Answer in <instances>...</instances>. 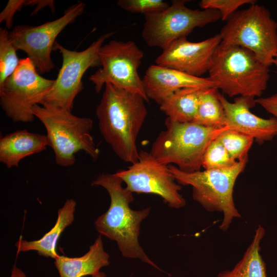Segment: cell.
Wrapping results in <instances>:
<instances>
[{
	"label": "cell",
	"instance_id": "obj_1",
	"mask_svg": "<svg viewBox=\"0 0 277 277\" xmlns=\"http://www.w3.org/2000/svg\"><path fill=\"white\" fill-rule=\"evenodd\" d=\"M105 86L96 108L100 131L121 160L135 163L139 158L136 140L148 114L146 101L111 84Z\"/></svg>",
	"mask_w": 277,
	"mask_h": 277
},
{
	"label": "cell",
	"instance_id": "obj_2",
	"mask_svg": "<svg viewBox=\"0 0 277 277\" xmlns=\"http://www.w3.org/2000/svg\"><path fill=\"white\" fill-rule=\"evenodd\" d=\"M123 181L115 173H103L91 184L105 188L110 197L108 210L94 222L101 235L115 241L123 256L139 259L162 271L146 255L138 242L140 224L149 214L150 208L133 210L129 204L134 200L132 192L124 188Z\"/></svg>",
	"mask_w": 277,
	"mask_h": 277
},
{
	"label": "cell",
	"instance_id": "obj_3",
	"mask_svg": "<svg viewBox=\"0 0 277 277\" xmlns=\"http://www.w3.org/2000/svg\"><path fill=\"white\" fill-rule=\"evenodd\" d=\"M269 66L251 51L221 43L208 72L216 87L230 97H262L270 78Z\"/></svg>",
	"mask_w": 277,
	"mask_h": 277
},
{
	"label": "cell",
	"instance_id": "obj_4",
	"mask_svg": "<svg viewBox=\"0 0 277 277\" xmlns=\"http://www.w3.org/2000/svg\"><path fill=\"white\" fill-rule=\"evenodd\" d=\"M165 129L152 144L151 155L161 164H174L180 170H200L205 152L210 143L222 132L230 129L205 127L192 122L179 123L166 117Z\"/></svg>",
	"mask_w": 277,
	"mask_h": 277
},
{
	"label": "cell",
	"instance_id": "obj_5",
	"mask_svg": "<svg viewBox=\"0 0 277 277\" xmlns=\"http://www.w3.org/2000/svg\"><path fill=\"white\" fill-rule=\"evenodd\" d=\"M33 112L46 128L48 146L52 149L57 165L72 166L76 161L75 154L81 151L93 160L98 158L99 149L91 134L93 125L91 118L48 105H36Z\"/></svg>",
	"mask_w": 277,
	"mask_h": 277
},
{
	"label": "cell",
	"instance_id": "obj_6",
	"mask_svg": "<svg viewBox=\"0 0 277 277\" xmlns=\"http://www.w3.org/2000/svg\"><path fill=\"white\" fill-rule=\"evenodd\" d=\"M247 161L248 156L230 168L193 172L182 171L172 165L168 167L179 184L192 186L194 201L208 211L223 213L220 229L226 231L233 219L241 216L235 207L233 192L235 181L244 170Z\"/></svg>",
	"mask_w": 277,
	"mask_h": 277
},
{
	"label": "cell",
	"instance_id": "obj_7",
	"mask_svg": "<svg viewBox=\"0 0 277 277\" xmlns=\"http://www.w3.org/2000/svg\"><path fill=\"white\" fill-rule=\"evenodd\" d=\"M219 34L222 44L245 48L269 67L277 56V22L268 9L256 3L236 11Z\"/></svg>",
	"mask_w": 277,
	"mask_h": 277
},
{
	"label": "cell",
	"instance_id": "obj_8",
	"mask_svg": "<svg viewBox=\"0 0 277 277\" xmlns=\"http://www.w3.org/2000/svg\"><path fill=\"white\" fill-rule=\"evenodd\" d=\"M187 1L173 0L160 11L144 14L142 36L150 47L164 49L174 41L186 37L196 28H202L221 19L212 9H192Z\"/></svg>",
	"mask_w": 277,
	"mask_h": 277
},
{
	"label": "cell",
	"instance_id": "obj_9",
	"mask_svg": "<svg viewBox=\"0 0 277 277\" xmlns=\"http://www.w3.org/2000/svg\"><path fill=\"white\" fill-rule=\"evenodd\" d=\"M54 82L41 76L29 57L20 59L14 72L0 87L1 106L13 122H32L33 107L42 104Z\"/></svg>",
	"mask_w": 277,
	"mask_h": 277
},
{
	"label": "cell",
	"instance_id": "obj_10",
	"mask_svg": "<svg viewBox=\"0 0 277 277\" xmlns=\"http://www.w3.org/2000/svg\"><path fill=\"white\" fill-rule=\"evenodd\" d=\"M98 55L100 68L89 77L96 93L109 83L139 94L149 102L138 73L144 53L135 42L111 40L101 47Z\"/></svg>",
	"mask_w": 277,
	"mask_h": 277
},
{
	"label": "cell",
	"instance_id": "obj_11",
	"mask_svg": "<svg viewBox=\"0 0 277 277\" xmlns=\"http://www.w3.org/2000/svg\"><path fill=\"white\" fill-rule=\"evenodd\" d=\"M114 33L111 32L102 35L82 51L70 50L56 42L53 50L61 53L62 65L41 105L60 107L71 111L75 97L83 89L82 80L84 73L90 67H100L99 51L105 41Z\"/></svg>",
	"mask_w": 277,
	"mask_h": 277
},
{
	"label": "cell",
	"instance_id": "obj_12",
	"mask_svg": "<svg viewBox=\"0 0 277 277\" xmlns=\"http://www.w3.org/2000/svg\"><path fill=\"white\" fill-rule=\"evenodd\" d=\"M81 2L70 6L61 17L37 26L17 25L9 32V38L16 50L24 51L40 74L49 72L54 67L51 57L55 39L69 24L84 11Z\"/></svg>",
	"mask_w": 277,
	"mask_h": 277
},
{
	"label": "cell",
	"instance_id": "obj_13",
	"mask_svg": "<svg viewBox=\"0 0 277 277\" xmlns=\"http://www.w3.org/2000/svg\"><path fill=\"white\" fill-rule=\"evenodd\" d=\"M115 173L132 193L156 194L169 206L176 209L186 204L185 199L179 193L181 186L175 182L168 165L159 162L149 152L141 150L136 162Z\"/></svg>",
	"mask_w": 277,
	"mask_h": 277
},
{
	"label": "cell",
	"instance_id": "obj_14",
	"mask_svg": "<svg viewBox=\"0 0 277 277\" xmlns=\"http://www.w3.org/2000/svg\"><path fill=\"white\" fill-rule=\"evenodd\" d=\"M222 41L220 34L199 42L180 38L163 49L155 64L202 77L208 71L214 52Z\"/></svg>",
	"mask_w": 277,
	"mask_h": 277
},
{
	"label": "cell",
	"instance_id": "obj_15",
	"mask_svg": "<svg viewBox=\"0 0 277 277\" xmlns=\"http://www.w3.org/2000/svg\"><path fill=\"white\" fill-rule=\"evenodd\" d=\"M224 108L226 125L231 129L252 137L258 143L271 141L277 135V120L274 117L264 118L251 112L256 104L251 96L236 97L233 103L218 93Z\"/></svg>",
	"mask_w": 277,
	"mask_h": 277
},
{
	"label": "cell",
	"instance_id": "obj_16",
	"mask_svg": "<svg viewBox=\"0 0 277 277\" xmlns=\"http://www.w3.org/2000/svg\"><path fill=\"white\" fill-rule=\"evenodd\" d=\"M145 94L149 100L159 105L176 91L186 88H216L209 77H196L168 67L152 65L142 79Z\"/></svg>",
	"mask_w": 277,
	"mask_h": 277
},
{
	"label": "cell",
	"instance_id": "obj_17",
	"mask_svg": "<svg viewBox=\"0 0 277 277\" xmlns=\"http://www.w3.org/2000/svg\"><path fill=\"white\" fill-rule=\"evenodd\" d=\"M48 142L46 135L17 130L1 137L0 162L9 169L17 167L26 157L46 150Z\"/></svg>",
	"mask_w": 277,
	"mask_h": 277
},
{
	"label": "cell",
	"instance_id": "obj_18",
	"mask_svg": "<svg viewBox=\"0 0 277 277\" xmlns=\"http://www.w3.org/2000/svg\"><path fill=\"white\" fill-rule=\"evenodd\" d=\"M109 264V255L104 249L101 235L83 255L76 258L59 255L54 262L60 277L92 276Z\"/></svg>",
	"mask_w": 277,
	"mask_h": 277
},
{
	"label": "cell",
	"instance_id": "obj_19",
	"mask_svg": "<svg viewBox=\"0 0 277 277\" xmlns=\"http://www.w3.org/2000/svg\"><path fill=\"white\" fill-rule=\"evenodd\" d=\"M76 203L73 199L66 201L57 212V217L54 226L41 239L28 241L20 237L15 244L17 253L21 252L36 251L38 255L55 259L60 255L56 251L57 241L65 228L73 222Z\"/></svg>",
	"mask_w": 277,
	"mask_h": 277
},
{
	"label": "cell",
	"instance_id": "obj_20",
	"mask_svg": "<svg viewBox=\"0 0 277 277\" xmlns=\"http://www.w3.org/2000/svg\"><path fill=\"white\" fill-rule=\"evenodd\" d=\"M208 88H186L174 92L160 104V109L167 117L179 123L192 122L200 98Z\"/></svg>",
	"mask_w": 277,
	"mask_h": 277
},
{
	"label": "cell",
	"instance_id": "obj_21",
	"mask_svg": "<svg viewBox=\"0 0 277 277\" xmlns=\"http://www.w3.org/2000/svg\"><path fill=\"white\" fill-rule=\"evenodd\" d=\"M264 234V228L259 225L241 260L233 269L223 271L216 277H267L266 265L260 253Z\"/></svg>",
	"mask_w": 277,
	"mask_h": 277
},
{
	"label": "cell",
	"instance_id": "obj_22",
	"mask_svg": "<svg viewBox=\"0 0 277 277\" xmlns=\"http://www.w3.org/2000/svg\"><path fill=\"white\" fill-rule=\"evenodd\" d=\"M218 89H206L201 95L192 123L207 127L223 128L226 125L224 108L218 97Z\"/></svg>",
	"mask_w": 277,
	"mask_h": 277
},
{
	"label": "cell",
	"instance_id": "obj_23",
	"mask_svg": "<svg viewBox=\"0 0 277 277\" xmlns=\"http://www.w3.org/2000/svg\"><path fill=\"white\" fill-rule=\"evenodd\" d=\"M216 138L237 161L248 156L247 153L254 140L249 135L231 129L225 130Z\"/></svg>",
	"mask_w": 277,
	"mask_h": 277
},
{
	"label": "cell",
	"instance_id": "obj_24",
	"mask_svg": "<svg viewBox=\"0 0 277 277\" xmlns=\"http://www.w3.org/2000/svg\"><path fill=\"white\" fill-rule=\"evenodd\" d=\"M6 28L0 29V87L14 72L19 60Z\"/></svg>",
	"mask_w": 277,
	"mask_h": 277
},
{
	"label": "cell",
	"instance_id": "obj_25",
	"mask_svg": "<svg viewBox=\"0 0 277 277\" xmlns=\"http://www.w3.org/2000/svg\"><path fill=\"white\" fill-rule=\"evenodd\" d=\"M237 161L233 159L216 138L208 146L202 161L204 169H223L233 166Z\"/></svg>",
	"mask_w": 277,
	"mask_h": 277
},
{
	"label": "cell",
	"instance_id": "obj_26",
	"mask_svg": "<svg viewBox=\"0 0 277 277\" xmlns=\"http://www.w3.org/2000/svg\"><path fill=\"white\" fill-rule=\"evenodd\" d=\"M253 0H202L199 6L202 9H212L218 11L221 15V20L228 19L244 5H251L256 3Z\"/></svg>",
	"mask_w": 277,
	"mask_h": 277
},
{
	"label": "cell",
	"instance_id": "obj_27",
	"mask_svg": "<svg viewBox=\"0 0 277 277\" xmlns=\"http://www.w3.org/2000/svg\"><path fill=\"white\" fill-rule=\"evenodd\" d=\"M117 5L129 12L144 14L160 11L169 6L162 0H119Z\"/></svg>",
	"mask_w": 277,
	"mask_h": 277
},
{
	"label": "cell",
	"instance_id": "obj_28",
	"mask_svg": "<svg viewBox=\"0 0 277 277\" xmlns=\"http://www.w3.org/2000/svg\"><path fill=\"white\" fill-rule=\"evenodd\" d=\"M27 1L9 0L4 9L0 14V22L4 21L6 28L10 29L12 26L13 18L14 13L24 6H26Z\"/></svg>",
	"mask_w": 277,
	"mask_h": 277
},
{
	"label": "cell",
	"instance_id": "obj_29",
	"mask_svg": "<svg viewBox=\"0 0 277 277\" xmlns=\"http://www.w3.org/2000/svg\"><path fill=\"white\" fill-rule=\"evenodd\" d=\"M255 101L277 120V92L269 96L256 98Z\"/></svg>",
	"mask_w": 277,
	"mask_h": 277
},
{
	"label": "cell",
	"instance_id": "obj_30",
	"mask_svg": "<svg viewBox=\"0 0 277 277\" xmlns=\"http://www.w3.org/2000/svg\"><path fill=\"white\" fill-rule=\"evenodd\" d=\"M35 5H37L34 11V13L47 6H49L52 11L54 10L53 1H27L26 3V5L33 6Z\"/></svg>",
	"mask_w": 277,
	"mask_h": 277
},
{
	"label": "cell",
	"instance_id": "obj_31",
	"mask_svg": "<svg viewBox=\"0 0 277 277\" xmlns=\"http://www.w3.org/2000/svg\"><path fill=\"white\" fill-rule=\"evenodd\" d=\"M10 277H27L25 272L17 267L15 263L12 267Z\"/></svg>",
	"mask_w": 277,
	"mask_h": 277
},
{
	"label": "cell",
	"instance_id": "obj_32",
	"mask_svg": "<svg viewBox=\"0 0 277 277\" xmlns=\"http://www.w3.org/2000/svg\"><path fill=\"white\" fill-rule=\"evenodd\" d=\"M91 277H106V275L104 272L100 271L98 273L91 276Z\"/></svg>",
	"mask_w": 277,
	"mask_h": 277
},
{
	"label": "cell",
	"instance_id": "obj_33",
	"mask_svg": "<svg viewBox=\"0 0 277 277\" xmlns=\"http://www.w3.org/2000/svg\"><path fill=\"white\" fill-rule=\"evenodd\" d=\"M273 64L274 65V66H275L276 67V73H277V56L275 57V58H274V61H273Z\"/></svg>",
	"mask_w": 277,
	"mask_h": 277
}]
</instances>
